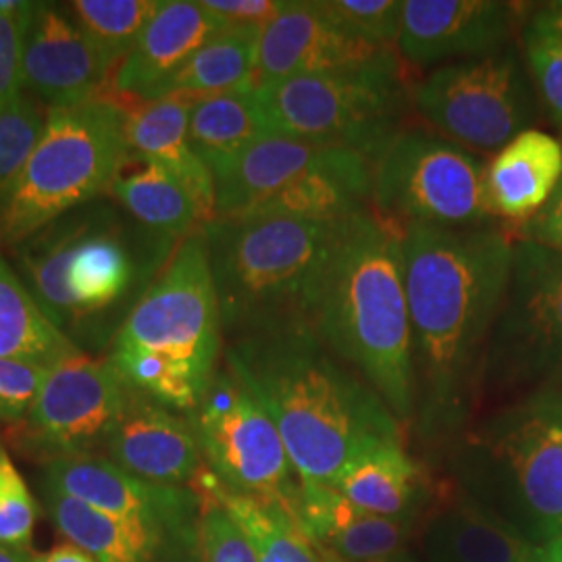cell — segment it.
Returning a JSON list of instances; mask_svg holds the SVG:
<instances>
[{
  "label": "cell",
  "mask_w": 562,
  "mask_h": 562,
  "mask_svg": "<svg viewBox=\"0 0 562 562\" xmlns=\"http://www.w3.org/2000/svg\"><path fill=\"white\" fill-rule=\"evenodd\" d=\"M562 180V144L527 130L508 142L485 169V196L492 217L529 222Z\"/></svg>",
  "instance_id": "26"
},
{
  "label": "cell",
  "mask_w": 562,
  "mask_h": 562,
  "mask_svg": "<svg viewBox=\"0 0 562 562\" xmlns=\"http://www.w3.org/2000/svg\"><path fill=\"white\" fill-rule=\"evenodd\" d=\"M106 194L140 225L173 240L202 227L201 211L186 186L169 169L130 148Z\"/></svg>",
  "instance_id": "27"
},
{
  "label": "cell",
  "mask_w": 562,
  "mask_h": 562,
  "mask_svg": "<svg viewBox=\"0 0 562 562\" xmlns=\"http://www.w3.org/2000/svg\"><path fill=\"white\" fill-rule=\"evenodd\" d=\"M411 104L440 136L477 150H501L531 130L540 106L515 44L436 67L411 88Z\"/></svg>",
  "instance_id": "12"
},
{
  "label": "cell",
  "mask_w": 562,
  "mask_h": 562,
  "mask_svg": "<svg viewBox=\"0 0 562 562\" xmlns=\"http://www.w3.org/2000/svg\"><path fill=\"white\" fill-rule=\"evenodd\" d=\"M102 457L138 480L162 485L192 487L206 467L190 419L132 385Z\"/></svg>",
  "instance_id": "18"
},
{
  "label": "cell",
  "mask_w": 562,
  "mask_h": 562,
  "mask_svg": "<svg viewBox=\"0 0 562 562\" xmlns=\"http://www.w3.org/2000/svg\"><path fill=\"white\" fill-rule=\"evenodd\" d=\"M255 92L269 134L357 150L371 161L404 127L411 106L401 63L265 81Z\"/></svg>",
  "instance_id": "8"
},
{
  "label": "cell",
  "mask_w": 562,
  "mask_h": 562,
  "mask_svg": "<svg viewBox=\"0 0 562 562\" xmlns=\"http://www.w3.org/2000/svg\"><path fill=\"white\" fill-rule=\"evenodd\" d=\"M46 369L32 362L0 359V423L20 425L38 396Z\"/></svg>",
  "instance_id": "39"
},
{
  "label": "cell",
  "mask_w": 562,
  "mask_h": 562,
  "mask_svg": "<svg viewBox=\"0 0 562 562\" xmlns=\"http://www.w3.org/2000/svg\"><path fill=\"white\" fill-rule=\"evenodd\" d=\"M201 494L202 508V562H257V557L241 533L240 527L225 513L217 498L206 492Z\"/></svg>",
  "instance_id": "38"
},
{
  "label": "cell",
  "mask_w": 562,
  "mask_h": 562,
  "mask_svg": "<svg viewBox=\"0 0 562 562\" xmlns=\"http://www.w3.org/2000/svg\"><path fill=\"white\" fill-rule=\"evenodd\" d=\"M542 562H562V533L543 546Z\"/></svg>",
  "instance_id": "45"
},
{
  "label": "cell",
  "mask_w": 562,
  "mask_h": 562,
  "mask_svg": "<svg viewBox=\"0 0 562 562\" xmlns=\"http://www.w3.org/2000/svg\"><path fill=\"white\" fill-rule=\"evenodd\" d=\"M74 355L80 350L42 313L13 265L0 255V359L50 369Z\"/></svg>",
  "instance_id": "28"
},
{
  "label": "cell",
  "mask_w": 562,
  "mask_h": 562,
  "mask_svg": "<svg viewBox=\"0 0 562 562\" xmlns=\"http://www.w3.org/2000/svg\"><path fill=\"white\" fill-rule=\"evenodd\" d=\"M533 13H536L538 18H542L546 23H550V25L562 30V0L561 2H548V4H542V7H538Z\"/></svg>",
  "instance_id": "44"
},
{
  "label": "cell",
  "mask_w": 562,
  "mask_h": 562,
  "mask_svg": "<svg viewBox=\"0 0 562 562\" xmlns=\"http://www.w3.org/2000/svg\"><path fill=\"white\" fill-rule=\"evenodd\" d=\"M398 63L394 46L361 41L329 20L319 0H285L257 44L255 86L296 76L357 71Z\"/></svg>",
  "instance_id": "16"
},
{
  "label": "cell",
  "mask_w": 562,
  "mask_h": 562,
  "mask_svg": "<svg viewBox=\"0 0 562 562\" xmlns=\"http://www.w3.org/2000/svg\"><path fill=\"white\" fill-rule=\"evenodd\" d=\"M350 222L244 213L204 223L223 340L315 327Z\"/></svg>",
  "instance_id": "4"
},
{
  "label": "cell",
  "mask_w": 562,
  "mask_h": 562,
  "mask_svg": "<svg viewBox=\"0 0 562 562\" xmlns=\"http://www.w3.org/2000/svg\"><path fill=\"white\" fill-rule=\"evenodd\" d=\"M319 554H323V552H319ZM325 557H329V559H331V561L346 562V561H340V559H336V557H331V554H325ZM364 562H398V557H394V559H378V561H364Z\"/></svg>",
  "instance_id": "49"
},
{
  "label": "cell",
  "mask_w": 562,
  "mask_h": 562,
  "mask_svg": "<svg viewBox=\"0 0 562 562\" xmlns=\"http://www.w3.org/2000/svg\"><path fill=\"white\" fill-rule=\"evenodd\" d=\"M223 357L276 423L302 482L331 485L367 448L402 440L404 425L315 327L227 340Z\"/></svg>",
  "instance_id": "3"
},
{
  "label": "cell",
  "mask_w": 562,
  "mask_h": 562,
  "mask_svg": "<svg viewBox=\"0 0 562 562\" xmlns=\"http://www.w3.org/2000/svg\"><path fill=\"white\" fill-rule=\"evenodd\" d=\"M331 485L367 513L422 525L440 483L404 448V440H385L348 462Z\"/></svg>",
  "instance_id": "23"
},
{
  "label": "cell",
  "mask_w": 562,
  "mask_h": 562,
  "mask_svg": "<svg viewBox=\"0 0 562 562\" xmlns=\"http://www.w3.org/2000/svg\"><path fill=\"white\" fill-rule=\"evenodd\" d=\"M42 506L0 443V543L30 552Z\"/></svg>",
  "instance_id": "35"
},
{
  "label": "cell",
  "mask_w": 562,
  "mask_h": 562,
  "mask_svg": "<svg viewBox=\"0 0 562 562\" xmlns=\"http://www.w3.org/2000/svg\"><path fill=\"white\" fill-rule=\"evenodd\" d=\"M188 419L206 469L227 492L278 504L296 519L302 482L280 431L227 367L215 371Z\"/></svg>",
  "instance_id": "13"
},
{
  "label": "cell",
  "mask_w": 562,
  "mask_h": 562,
  "mask_svg": "<svg viewBox=\"0 0 562 562\" xmlns=\"http://www.w3.org/2000/svg\"><path fill=\"white\" fill-rule=\"evenodd\" d=\"M32 4L15 15H0V113L20 99L23 90L21 55Z\"/></svg>",
  "instance_id": "40"
},
{
  "label": "cell",
  "mask_w": 562,
  "mask_h": 562,
  "mask_svg": "<svg viewBox=\"0 0 562 562\" xmlns=\"http://www.w3.org/2000/svg\"><path fill=\"white\" fill-rule=\"evenodd\" d=\"M315 329L402 425H413L415 364L402 234L373 211L355 217L344 234Z\"/></svg>",
  "instance_id": "5"
},
{
  "label": "cell",
  "mask_w": 562,
  "mask_h": 562,
  "mask_svg": "<svg viewBox=\"0 0 562 562\" xmlns=\"http://www.w3.org/2000/svg\"><path fill=\"white\" fill-rule=\"evenodd\" d=\"M521 42L538 102L562 132V30L531 13L522 25Z\"/></svg>",
  "instance_id": "34"
},
{
  "label": "cell",
  "mask_w": 562,
  "mask_h": 562,
  "mask_svg": "<svg viewBox=\"0 0 562 562\" xmlns=\"http://www.w3.org/2000/svg\"><path fill=\"white\" fill-rule=\"evenodd\" d=\"M111 348L140 350L165 362L202 398L223 350L220 302L202 227L178 244Z\"/></svg>",
  "instance_id": "10"
},
{
  "label": "cell",
  "mask_w": 562,
  "mask_h": 562,
  "mask_svg": "<svg viewBox=\"0 0 562 562\" xmlns=\"http://www.w3.org/2000/svg\"><path fill=\"white\" fill-rule=\"evenodd\" d=\"M161 0H74L67 2L71 18L115 69Z\"/></svg>",
  "instance_id": "33"
},
{
  "label": "cell",
  "mask_w": 562,
  "mask_h": 562,
  "mask_svg": "<svg viewBox=\"0 0 562 562\" xmlns=\"http://www.w3.org/2000/svg\"><path fill=\"white\" fill-rule=\"evenodd\" d=\"M192 487L217 498L246 536L257 562H322L317 548L285 508L227 492L206 467Z\"/></svg>",
  "instance_id": "31"
},
{
  "label": "cell",
  "mask_w": 562,
  "mask_h": 562,
  "mask_svg": "<svg viewBox=\"0 0 562 562\" xmlns=\"http://www.w3.org/2000/svg\"><path fill=\"white\" fill-rule=\"evenodd\" d=\"M194 101L188 97H167L123 106L127 113V148L169 169L192 194L204 225L215 220V188L209 167L196 157L188 140Z\"/></svg>",
  "instance_id": "25"
},
{
  "label": "cell",
  "mask_w": 562,
  "mask_h": 562,
  "mask_svg": "<svg viewBox=\"0 0 562 562\" xmlns=\"http://www.w3.org/2000/svg\"><path fill=\"white\" fill-rule=\"evenodd\" d=\"M425 562H542L543 548L467 496L452 482L438 494L419 525Z\"/></svg>",
  "instance_id": "20"
},
{
  "label": "cell",
  "mask_w": 562,
  "mask_h": 562,
  "mask_svg": "<svg viewBox=\"0 0 562 562\" xmlns=\"http://www.w3.org/2000/svg\"><path fill=\"white\" fill-rule=\"evenodd\" d=\"M259 36L257 30H223L162 83L153 101L167 97L204 99L255 86Z\"/></svg>",
  "instance_id": "29"
},
{
  "label": "cell",
  "mask_w": 562,
  "mask_h": 562,
  "mask_svg": "<svg viewBox=\"0 0 562 562\" xmlns=\"http://www.w3.org/2000/svg\"><path fill=\"white\" fill-rule=\"evenodd\" d=\"M255 88L246 86L192 104L188 140L209 171L269 134Z\"/></svg>",
  "instance_id": "30"
},
{
  "label": "cell",
  "mask_w": 562,
  "mask_h": 562,
  "mask_svg": "<svg viewBox=\"0 0 562 562\" xmlns=\"http://www.w3.org/2000/svg\"><path fill=\"white\" fill-rule=\"evenodd\" d=\"M319 559H322V562H336V561H331V559H329V557H325V554H319Z\"/></svg>",
  "instance_id": "50"
},
{
  "label": "cell",
  "mask_w": 562,
  "mask_h": 562,
  "mask_svg": "<svg viewBox=\"0 0 562 562\" xmlns=\"http://www.w3.org/2000/svg\"><path fill=\"white\" fill-rule=\"evenodd\" d=\"M373 161L348 148H327L319 161L250 213L302 222L344 223L371 211Z\"/></svg>",
  "instance_id": "22"
},
{
  "label": "cell",
  "mask_w": 562,
  "mask_h": 562,
  "mask_svg": "<svg viewBox=\"0 0 562 562\" xmlns=\"http://www.w3.org/2000/svg\"><path fill=\"white\" fill-rule=\"evenodd\" d=\"M223 30L222 21L202 0H161L157 13L117 65L111 90L123 99L121 104L153 101L162 83Z\"/></svg>",
  "instance_id": "19"
},
{
  "label": "cell",
  "mask_w": 562,
  "mask_h": 562,
  "mask_svg": "<svg viewBox=\"0 0 562 562\" xmlns=\"http://www.w3.org/2000/svg\"><path fill=\"white\" fill-rule=\"evenodd\" d=\"M331 146H315L267 134L238 155L211 169L215 217L244 215L276 196L302 171L322 159Z\"/></svg>",
  "instance_id": "24"
},
{
  "label": "cell",
  "mask_w": 562,
  "mask_h": 562,
  "mask_svg": "<svg viewBox=\"0 0 562 562\" xmlns=\"http://www.w3.org/2000/svg\"><path fill=\"white\" fill-rule=\"evenodd\" d=\"M562 255V180L542 209L521 225V238Z\"/></svg>",
  "instance_id": "42"
},
{
  "label": "cell",
  "mask_w": 562,
  "mask_h": 562,
  "mask_svg": "<svg viewBox=\"0 0 562 562\" xmlns=\"http://www.w3.org/2000/svg\"><path fill=\"white\" fill-rule=\"evenodd\" d=\"M178 244L104 194L46 223L9 252L42 313L80 352L99 357L111 350Z\"/></svg>",
  "instance_id": "2"
},
{
  "label": "cell",
  "mask_w": 562,
  "mask_h": 562,
  "mask_svg": "<svg viewBox=\"0 0 562 562\" xmlns=\"http://www.w3.org/2000/svg\"><path fill=\"white\" fill-rule=\"evenodd\" d=\"M30 7V2L21 0H0V15H15Z\"/></svg>",
  "instance_id": "47"
},
{
  "label": "cell",
  "mask_w": 562,
  "mask_h": 562,
  "mask_svg": "<svg viewBox=\"0 0 562 562\" xmlns=\"http://www.w3.org/2000/svg\"><path fill=\"white\" fill-rule=\"evenodd\" d=\"M296 521L317 552L346 562L394 559L419 531V522L367 513L334 485L317 482H302Z\"/></svg>",
  "instance_id": "21"
},
{
  "label": "cell",
  "mask_w": 562,
  "mask_h": 562,
  "mask_svg": "<svg viewBox=\"0 0 562 562\" xmlns=\"http://www.w3.org/2000/svg\"><path fill=\"white\" fill-rule=\"evenodd\" d=\"M125 125V106L106 97L50 111L32 155L0 192V250L104 196L127 155Z\"/></svg>",
  "instance_id": "7"
},
{
  "label": "cell",
  "mask_w": 562,
  "mask_h": 562,
  "mask_svg": "<svg viewBox=\"0 0 562 562\" xmlns=\"http://www.w3.org/2000/svg\"><path fill=\"white\" fill-rule=\"evenodd\" d=\"M450 482L536 546L562 533V392L536 390L446 446Z\"/></svg>",
  "instance_id": "6"
},
{
  "label": "cell",
  "mask_w": 562,
  "mask_h": 562,
  "mask_svg": "<svg viewBox=\"0 0 562 562\" xmlns=\"http://www.w3.org/2000/svg\"><path fill=\"white\" fill-rule=\"evenodd\" d=\"M398 562H419L413 554H411V550H406V552H402L398 554Z\"/></svg>",
  "instance_id": "48"
},
{
  "label": "cell",
  "mask_w": 562,
  "mask_h": 562,
  "mask_svg": "<svg viewBox=\"0 0 562 562\" xmlns=\"http://www.w3.org/2000/svg\"><path fill=\"white\" fill-rule=\"evenodd\" d=\"M127 383L106 359L74 355L46 369L27 417L13 440L44 462L101 454L120 422Z\"/></svg>",
  "instance_id": "14"
},
{
  "label": "cell",
  "mask_w": 562,
  "mask_h": 562,
  "mask_svg": "<svg viewBox=\"0 0 562 562\" xmlns=\"http://www.w3.org/2000/svg\"><path fill=\"white\" fill-rule=\"evenodd\" d=\"M0 562H32V554L23 550H13L0 543Z\"/></svg>",
  "instance_id": "46"
},
{
  "label": "cell",
  "mask_w": 562,
  "mask_h": 562,
  "mask_svg": "<svg viewBox=\"0 0 562 562\" xmlns=\"http://www.w3.org/2000/svg\"><path fill=\"white\" fill-rule=\"evenodd\" d=\"M327 18L361 41L394 46L402 20L398 0H319Z\"/></svg>",
  "instance_id": "36"
},
{
  "label": "cell",
  "mask_w": 562,
  "mask_h": 562,
  "mask_svg": "<svg viewBox=\"0 0 562 562\" xmlns=\"http://www.w3.org/2000/svg\"><path fill=\"white\" fill-rule=\"evenodd\" d=\"M519 9L498 0H402L396 50L417 67L496 53L510 44Z\"/></svg>",
  "instance_id": "17"
},
{
  "label": "cell",
  "mask_w": 562,
  "mask_h": 562,
  "mask_svg": "<svg viewBox=\"0 0 562 562\" xmlns=\"http://www.w3.org/2000/svg\"><path fill=\"white\" fill-rule=\"evenodd\" d=\"M41 506L60 536L97 562H173L136 542L109 515L46 483H41Z\"/></svg>",
  "instance_id": "32"
},
{
  "label": "cell",
  "mask_w": 562,
  "mask_h": 562,
  "mask_svg": "<svg viewBox=\"0 0 562 562\" xmlns=\"http://www.w3.org/2000/svg\"><path fill=\"white\" fill-rule=\"evenodd\" d=\"M32 562H97L76 543H59L48 552L32 554Z\"/></svg>",
  "instance_id": "43"
},
{
  "label": "cell",
  "mask_w": 562,
  "mask_h": 562,
  "mask_svg": "<svg viewBox=\"0 0 562 562\" xmlns=\"http://www.w3.org/2000/svg\"><path fill=\"white\" fill-rule=\"evenodd\" d=\"M115 67L81 32L65 2H34L23 38L21 83L50 111L101 99Z\"/></svg>",
  "instance_id": "15"
},
{
  "label": "cell",
  "mask_w": 562,
  "mask_h": 562,
  "mask_svg": "<svg viewBox=\"0 0 562 562\" xmlns=\"http://www.w3.org/2000/svg\"><path fill=\"white\" fill-rule=\"evenodd\" d=\"M510 387L562 392V255L529 240H515L483 355L480 402L485 392Z\"/></svg>",
  "instance_id": "11"
},
{
  "label": "cell",
  "mask_w": 562,
  "mask_h": 562,
  "mask_svg": "<svg viewBox=\"0 0 562 562\" xmlns=\"http://www.w3.org/2000/svg\"><path fill=\"white\" fill-rule=\"evenodd\" d=\"M485 169L461 144L402 127L373 159L371 211L401 234L492 225Z\"/></svg>",
  "instance_id": "9"
},
{
  "label": "cell",
  "mask_w": 562,
  "mask_h": 562,
  "mask_svg": "<svg viewBox=\"0 0 562 562\" xmlns=\"http://www.w3.org/2000/svg\"><path fill=\"white\" fill-rule=\"evenodd\" d=\"M202 4L222 21L225 30L262 32L280 15L285 0H202Z\"/></svg>",
  "instance_id": "41"
},
{
  "label": "cell",
  "mask_w": 562,
  "mask_h": 562,
  "mask_svg": "<svg viewBox=\"0 0 562 562\" xmlns=\"http://www.w3.org/2000/svg\"><path fill=\"white\" fill-rule=\"evenodd\" d=\"M515 240L498 225L402 234L417 438L438 448L473 422L490 331L510 278Z\"/></svg>",
  "instance_id": "1"
},
{
  "label": "cell",
  "mask_w": 562,
  "mask_h": 562,
  "mask_svg": "<svg viewBox=\"0 0 562 562\" xmlns=\"http://www.w3.org/2000/svg\"><path fill=\"white\" fill-rule=\"evenodd\" d=\"M44 121L38 102L23 92L0 113V192L20 173L23 162L32 155Z\"/></svg>",
  "instance_id": "37"
}]
</instances>
